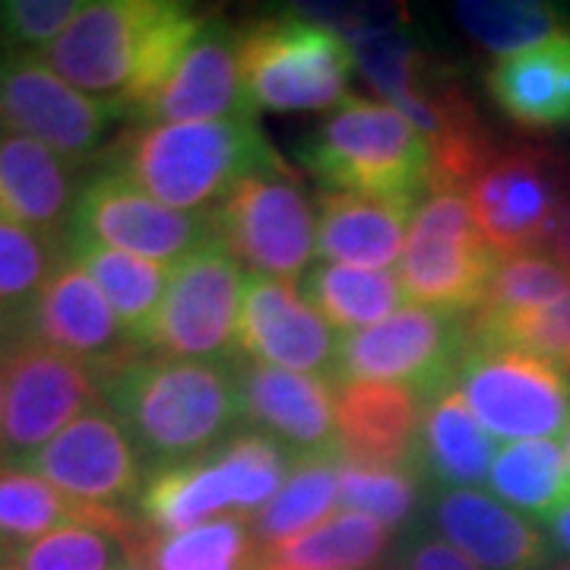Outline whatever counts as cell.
<instances>
[{
    "mask_svg": "<svg viewBox=\"0 0 570 570\" xmlns=\"http://www.w3.org/2000/svg\"><path fill=\"white\" fill-rule=\"evenodd\" d=\"M209 20L175 0H96L41 58L86 96L140 115Z\"/></svg>",
    "mask_w": 570,
    "mask_h": 570,
    "instance_id": "1",
    "label": "cell"
},
{
    "mask_svg": "<svg viewBox=\"0 0 570 570\" xmlns=\"http://www.w3.org/2000/svg\"><path fill=\"white\" fill-rule=\"evenodd\" d=\"M96 381L142 463L156 469L225 448L245 422L238 367L228 362H184L142 352Z\"/></svg>",
    "mask_w": 570,
    "mask_h": 570,
    "instance_id": "2",
    "label": "cell"
},
{
    "mask_svg": "<svg viewBox=\"0 0 570 570\" xmlns=\"http://www.w3.org/2000/svg\"><path fill=\"white\" fill-rule=\"evenodd\" d=\"M276 163L279 156L254 115H242L223 121L146 124L115 146L108 168L171 209L209 213L245 178Z\"/></svg>",
    "mask_w": 570,
    "mask_h": 570,
    "instance_id": "3",
    "label": "cell"
},
{
    "mask_svg": "<svg viewBox=\"0 0 570 570\" xmlns=\"http://www.w3.org/2000/svg\"><path fill=\"white\" fill-rule=\"evenodd\" d=\"M295 453L264 431L235 434L225 448L146 475L140 513L153 532H184L219 517H257L283 491Z\"/></svg>",
    "mask_w": 570,
    "mask_h": 570,
    "instance_id": "4",
    "label": "cell"
},
{
    "mask_svg": "<svg viewBox=\"0 0 570 570\" xmlns=\"http://www.w3.org/2000/svg\"><path fill=\"white\" fill-rule=\"evenodd\" d=\"M247 102L257 111H330L348 99V41L305 13L250 20L235 32Z\"/></svg>",
    "mask_w": 570,
    "mask_h": 570,
    "instance_id": "5",
    "label": "cell"
},
{
    "mask_svg": "<svg viewBox=\"0 0 570 570\" xmlns=\"http://www.w3.org/2000/svg\"><path fill=\"white\" fill-rule=\"evenodd\" d=\"M302 165L336 194L419 197L428 190V142L390 102L346 99L302 149Z\"/></svg>",
    "mask_w": 570,
    "mask_h": 570,
    "instance_id": "6",
    "label": "cell"
},
{
    "mask_svg": "<svg viewBox=\"0 0 570 570\" xmlns=\"http://www.w3.org/2000/svg\"><path fill=\"white\" fill-rule=\"evenodd\" d=\"M466 200L498 257L542 254L570 204V165L549 142H498L469 181Z\"/></svg>",
    "mask_w": 570,
    "mask_h": 570,
    "instance_id": "7",
    "label": "cell"
},
{
    "mask_svg": "<svg viewBox=\"0 0 570 570\" xmlns=\"http://www.w3.org/2000/svg\"><path fill=\"white\" fill-rule=\"evenodd\" d=\"M498 269V254L479 232L460 190H428L415 206L406 247L400 257V283L415 305L441 314H472L482 305Z\"/></svg>",
    "mask_w": 570,
    "mask_h": 570,
    "instance_id": "8",
    "label": "cell"
},
{
    "mask_svg": "<svg viewBox=\"0 0 570 570\" xmlns=\"http://www.w3.org/2000/svg\"><path fill=\"white\" fill-rule=\"evenodd\" d=\"M216 242L254 276L295 283L317 250V213L302 178L279 159L213 209Z\"/></svg>",
    "mask_w": 570,
    "mask_h": 570,
    "instance_id": "9",
    "label": "cell"
},
{
    "mask_svg": "<svg viewBox=\"0 0 570 570\" xmlns=\"http://www.w3.org/2000/svg\"><path fill=\"white\" fill-rule=\"evenodd\" d=\"M245 288V269L219 242L194 250L171 266L146 352L184 362H228L238 346Z\"/></svg>",
    "mask_w": 570,
    "mask_h": 570,
    "instance_id": "10",
    "label": "cell"
},
{
    "mask_svg": "<svg viewBox=\"0 0 570 570\" xmlns=\"http://www.w3.org/2000/svg\"><path fill=\"white\" fill-rule=\"evenodd\" d=\"M453 390L494 438L535 441L570 425V377L554 362L513 348L466 346Z\"/></svg>",
    "mask_w": 570,
    "mask_h": 570,
    "instance_id": "11",
    "label": "cell"
},
{
    "mask_svg": "<svg viewBox=\"0 0 570 570\" xmlns=\"http://www.w3.org/2000/svg\"><path fill=\"white\" fill-rule=\"evenodd\" d=\"M463 348L466 317L406 305L381 324L343 336L336 381L403 384L419 390L428 403L441 390L453 387Z\"/></svg>",
    "mask_w": 570,
    "mask_h": 570,
    "instance_id": "12",
    "label": "cell"
},
{
    "mask_svg": "<svg viewBox=\"0 0 570 570\" xmlns=\"http://www.w3.org/2000/svg\"><path fill=\"white\" fill-rule=\"evenodd\" d=\"M67 238L96 242L142 261L175 266L194 250L216 242V232H213V209L209 213L171 209L142 194L124 175L105 168L80 187Z\"/></svg>",
    "mask_w": 570,
    "mask_h": 570,
    "instance_id": "13",
    "label": "cell"
},
{
    "mask_svg": "<svg viewBox=\"0 0 570 570\" xmlns=\"http://www.w3.org/2000/svg\"><path fill=\"white\" fill-rule=\"evenodd\" d=\"M99 406L105 396L89 367L26 336L7 355L0 463L22 466L70 422Z\"/></svg>",
    "mask_w": 570,
    "mask_h": 570,
    "instance_id": "14",
    "label": "cell"
},
{
    "mask_svg": "<svg viewBox=\"0 0 570 570\" xmlns=\"http://www.w3.org/2000/svg\"><path fill=\"white\" fill-rule=\"evenodd\" d=\"M124 115L121 105L102 102L58 77L41 55H0V121L7 134H20L48 146L63 163H86Z\"/></svg>",
    "mask_w": 570,
    "mask_h": 570,
    "instance_id": "15",
    "label": "cell"
},
{
    "mask_svg": "<svg viewBox=\"0 0 570 570\" xmlns=\"http://www.w3.org/2000/svg\"><path fill=\"white\" fill-rule=\"evenodd\" d=\"M142 466L140 450L108 406L89 409L22 463L67 498L118 513L140 501Z\"/></svg>",
    "mask_w": 570,
    "mask_h": 570,
    "instance_id": "16",
    "label": "cell"
},
{
    "mask_svg": "<svg viewBox=\"0 0 570 570\" xmlns=\"http://www.w3.org/2000/svg\"><path fill=\"white\" fill-rule=\"evenodd\" d=\"M340 343L343 336H336L324 314L298 295L295 283L247 276L245 307L238 321V348L247 362L333 381Z\"/></svg>",
    "mask_w": 570,
    "mask_h": 570,
    "instance_id": "17",
    "label": "cell"
},
{
    "mask_svg": "<svg viewBox=\"0 0 570 570\" xmlns=\"http://www.w3.org/2000/svg\"><path fill=\"white\" fill-rule=\"evenodd\" d=\"M26 333L29 340L77 358L96 377L140 358L146 352L118 321L99 285L67 257L39 295Z\"/></svg>",
    "mask_w": 570,
    "mask_h": 570,
    "instance_id": "18",
    "label": "cell"
},
{
    "mask_svg": "<svg viewBox=\"0 0 570 570\" xmlns=\"http://www.w3.org/2000/svg\"><path fill=\"white\" fill-rule=\"evenodd\" d=\"M238 387L245 422L276 438L295 456L340 453L333 381L245 362L238 365Z\"/></svg>",
    "mask_w": 570,
    "mask_h": 570,
    "instance_id": "19",
    "label": "cell"
},
{
    "mask_svg": "<svg viewBox=\"0 0 570 570\" xmlns=\"http://www.w3.org/2000/svg\"><path fill=\"white\" fill-rule=\"evenodd\" d=\"M425 396L403 384L346 381L336 390V441L355 463L390 469L422 466Z\"/></svg>",
    "mask_w": 570,
    "mask_h": 570,
    "instance_id": "20",
    "label": "cell"
},
{
    "mask_svg": "<svg viewBox=\"0 0 570 570\" xmlns=\"http://www.w3.org/2000/svg\"><path fill=\"white\" fill-rule=\"evenodd\" d=\"M242 115H254V108L247 102L235 29L209 20L200 39L190 45V51L178 63L175 77L137 118L149 124H184L223 121Z\"/></svg>",
    "mask_w": 570,
    "mask_h": 570,
    "instance_id": "21",
    "label": "cell"
},
{
    "mask_svg": "<svg viewBox=\"0 0 570 570\" xmlns=\"http://www.w3.org/2000/svg\"><path fill=\"white\" fill-rule=\"evenodd\" d=\"M434 523L456 551L482 570H542L551 561L546 532L494 494L450 489L434 501Z\"/></svg>",
    "mask_w": 570,
    "mask_h": 570,
    "instance_id": "22",
    "label": "cell"
},
{
    "mask_svg": "<svg viewBox=\"0 0 570 570\" xmlns=\"http://www.w3.org/2000/svg\"><path fill=\"white\" fill-rule=\"evenodd\" d=\"M419 197L324 190L317 200V254L324 264L390 269L403 257Z\"/></svg>",
    "mask_w": 570,
    "mask_h": 570,
    "instance_id": "23",
    "label": "cell"
},
{
    "mask_svg": "<svg viewBox=\"0 0 570 570\" xmlns=\"http://www.w3.org/2000/svg\"><path fill=\"white\" fill-rule=\"evenodd\" d=\"M70 163H63L48 146L0 134V216L26 225L51 242H63L77 206Z\"/></svg>",
    "mask_w": 570,
    "mask_h": 570,
    "instance_id": "24",
    "label": "cell"
},
{
    "mask_svg": "<svg viewBox=\"0 0 570 570\" xmlns=\"http://www.w3.org/2000/svg\"><path fill=\"white\" fill-rule=\"evenodd\" d=\"M485 89L491 102L527 130L570 124V32L491 63Z\"/></svg>",
    "mask_w": 570,
    "mask_h": 570,
    "instance_id": "25",
    "label": "cell"
},
{
    "mask_svg": "<svg viewBox=\"0 0 570 570\" xmlns=\"http://www.w3.org/2000/svg\"><path fill=\"white\" fill-rule=\"evenodd\" d=\"M63 254L70 264L80 266L82 273L99 285V292L108 298V305L115 307L127 333L146 348V340L153 333V324L159 317V307L168 292L171 266L142 261V257L96 245V242H80V238H67Z\"/></svg>",
    "mask_w": 570,
    "mask_h": 570,
    "instance_id": "26",
    "label": "cell"
},
{
    "mask_svg": "<svg viewBox=\"0 0 570 570\" xmlns=\"http://www.w3.org/2000/svg\"><path fill=\"white\" fill-rule=\"evenodd\" d=\"M494 434L475 419L453 387L425 403L422 419V466L450 489H472L489 479L494 466Z\"/></svg>",
    "mask_w": 570,
    "mask_h": 570,
    "instance_id": "27",
    "label": "cell"
},
{
    "mask_svg": "<svg viewBox=\"0 0 570 570\" xmlns=\"http://www.w3.org/2000/svg\"><path fill=\"white\" fill-rule=\"evenodd\" d=\"M142 535L127 513L73 523L13 551V570H140Z\"/></svg>",
    "mask_w": 570,
    "mask_h": 570,
    "instance_id": "28",
    "label": "cell"
},
{
    "mask_svg": "<svg viewBox=\"0 0 570 570\" xmlns=\"http://www.w3.org/2000/svg\"><path fill=\"white\" fill-rule=\"evenodd\" d=\"M390 530L358 510H336L295 539L264 549L257 561L288 570H371L384 554Z\"/></svg>",
    "mask_w": 570,
    "mask_h": 570,
    "instance_id": "29",
    "label": "cell"
},
{
    "mask_svg": "<svg viewBox=\"0 0 570 570\" xmlns=\"http://www.w3.org/2000/svg\"><path fill=\"white\" fill-rule=\"evenodd\" d=\"M305 295L324 314L326 324L343 333H358L381 324L406 302L400 276H393L390 269L324 264V261L307 269Z\"/></svg>",
    "mask_w": 570,
    "mask_h": 570,
    "instance_id": "30",
    "label": "cell"
},
{
    "mask_svg": "<svg viewBox=\"0 0 570 570\" xmlns=\"http://www.w3.org/2000/svg\"><path fill=\"white\" fill-rule=\"evenodd\" d=\"M115 513L118 510L89 508L82 501L67 498L63 491L29 469L0 463V549H7L10 554L48 532L73 523L105 520Z\"/></svg>",
    "mask_w": 570,
    "mask_h": 570,
    "instance_id": "31",
    "label": "cell"
},
{
    "mask_svg": "<svg viewBox=\"0 0 570 570\" xmlns=\"http://www.w3.org/2000/svg\"><path fill=\"white\" fill-rule=\"evenodd\" d=\"M340 460L343 453H311L295 460L283 491L250 517L261 551L324 523L330 510L340 504Z\"/></svg>",
    "mask_w": 570,
    "mask_h": 570,
    "instance_id": "32",
    "label": "cell"
},
{
    "mask_svg": "<svg viewBox=\"0 0 570 570\" xmlns=\"http://www.w3.org/2000/svg\"><path fill=\"white\" fill-rule=\"evenodd\" d=\"M489 489L510 510L549 520L554 510L570 501L564 450L551 438L513 441L494 456Z\"/></svg>",
    "mask_w": 570,
    "mask_h": 570,
    "instance_id": "33",
    "label": "cell"
},
{
    "mask_svg": "<svg viewBox=\"0 0 570 570\" xmlns=\"http://www.w3.org/2000/svg\"><path fill=\"white\" fill-rule=\"evenodd\" d=\"M247 517H219L184 532H146L142 570H250L257 546Z\"/></svg>",
    "mask_w": 570,
    "mask_h": 570,
    "instance_id": "34",
    "label": "cell"
},
{
    "mask_svg": "<svg viewBox=\"0 0 570 570\" xmlns=\"http://www.w3.org/2000/svg\"><path fill=\"white\" fill-rule=\"evenodd\" d=\"M453 17L498 61L570 32L564 10L539 0H463L453 7Z\"/></svg>",
    "mask_w": 570,
    "mask_h": 570,
    "instance_id": "35",
    "label": "cell"
},
{
    "mask_svg": "<svg viewBox=\"0 0 570 570\" xmlns=\"http://www.w3.org/2000/svg\"><path fill=\"white\" fill-rule=\"evenodd\" d=\"M58 266V242L0 216V317L26 330Z\"/></svg>",
    "mask_w": 570,
    "mask_h": 570,
    "instance_id": "36",
    "label": "cell"
},
{
    "mask_svg": "<svg viewBox=\"0 0 570 570\" xmlns=\"http://www.w3.org/2000/svg\"><path fill=\"white\" fill-rule=\"evenodd\" d=\"M570 295V269L551 261L549 254H520L504 257L482 305L466 317L469 326H491L527 314L535 307H546L551 302H561Z\"/></svg>",
    "mask_w": 570,
    "mask_h": 570,
    "instance_id": "37",
    "label": "cell"
},
{
    "mask_svg": "<svg viewBox=\"0 0 570 570\" xmlns=\"http://www.w3.org/2000/svg\"><path fill=\"white\" fill-rule=\"evenodd\" d=\"M419 501L415 469L367 466L355 460H340V504L358 510L384 523L387 530L400 527Z\"/></svg>",
    "mask_w": 570,
    "mask_h": 570,
    "instance_id": "38",
    "label": "cell"
},
{
    "mask_svg": "<svg viewBox=\"0 0 570 570\" xmlns=\"http://www.w3.org/2000/svg\"><path fill=\"white\" fill-rule=\"evenodd\" d=\"M80 0H3L0 45L3 51L45 55L70 22L80 17Z\"/></svg>",
    "mask_w": 570,
    "mask_h": 570,
    "instance_id": "39",
    "label": "cell"
},
{
    "mask_svg": "<svg viewBox=\"0 0 570 570\" xmlns=\"http://www.w3.org/2000/svg\"><path fill=\"white\" fill-rule=\"evenodd\" d=\"M406 570H482L469 561L463 551H456L444 539L419 535L406 551Z\"/></svg>",
    "mask_w": 570,
    "mask_h": 570,
    "instance_id": "40",
    "label": "cell"
},
{
    "mask_svg": "<svg viewBox=\"0 0 570 570\" xmlns=\"http://www.w3.org/2000/svg\"><path fill=\"white\" fill-rule=\"evenodd\" d=\"M549 257L558 261L564 269H570V204L564 206L561 219L554 225V235H551L549 242Z\"/></svg>",
    "mask_w": 570,
    "mask_h": 570,
    "instance_id": "41",
    "label": "cell"
},
{
    "mask_svg": "<svg viewBox=\"0 0 570 570\" xmlns=\"http://www.w3.org/2000/svg\"><path fill=\"white\" fill-rule=\"evenodd\" d=\"M546 523H549L551 542H554L558 549L564 551V554H570V501L564 504V508L554 510V513H551Z\"/></svg>",
    "mask_w": 570,
    "mask_h": 570,
    "instance_id": "42",
    "label": "cell"
},
{
    "mask_svg": "<svg viewBox=\"0 0 570 570\" xmlns=\"http://www.w3.org/2000/svg\"><path fill=\"white\" fill-rule=\"evenodd\" d=\"M22 330L17 324H10L7 317H0V358H7L13 348L20 346L22 343V336H20Z\"/></svg>",
    "mask_w": 570,
    "mask_h": 570,
    "instance_id": "43",
    "label": "cell"
},
{
    "mask_svg": "<svg viewBox=\"0 0 570 570\" xmlns=\"http://www.w3.org/2000/svg\"><path fill=\"white\" fill-rule=\"evenodd\" d=\"M3 396H7V358H0V425H3Z\"/></svg>",
    "mask_w": 570,
    "mask_h": 570,
    "instance_id": "44",
    "label": "cell"
},
{
    "mask_svg": "<svg viewBox=\"0 0 570 570\" xmlns=\"http://www.w3.org/2000/svg\"><path fill=\"white\" fill-rule=\"evenodd\" d=\"M564 463H568V482H570V425L564 431Z\"/></svg>",
    "mask_w": 570,
    "mask_h": 570,
    "instance_id": "45",
    "label": "cell"
},
{
    "mask_svg": "<svg viewBox=\"0 0 570 570\" xmlns=\"http://www.w3.org/2000/svg\"><path fill=\"white\" fill-rule=\"evenodd\" d=\"M250 570H288V568H279V564H266V561H257Z\"/></svg>",
    "mask_w": 570,
    "mask_h": 570,
    "instance_id": "46",
    "label": "cell"
},
{
    "mask_svg": "<svg viewBox=\"0 0 570 570\" xmlns=\"http://www.w3.org/2000/svg\"><path fill=\"white\" fill-rule=\"evenodd\" d=\"M554 570H570V561H564V564H558V568Z\"/></svg>",
    "mask_w": 570,
    "mask_h": 570,
    "instance_id": "47",
    "label": "cell"
},
{
    "mask_svg": "<svg viewBox=\"0 0 570 570\" xmlns=\"http://www.w3.org/2000/svg\"><path fill=\"white\" fill-rule=\"evenodd\" d=\"M0 570H13V564H0Z\"/></svg>",
    "mask_w": 570,
    "mask_h": 570,
    "instance_id": "48",
    "label": "cell"
},
{
    "mask_svg": "<svg viewBox=\"0 0 570 570\" xmlns=\"http://www.w3.org/2000/svg\"><path fill=\"white\" fill-rule=\"evenodd\" d=\"M0 127H3V121H0Z\"/></svg>",
    "mask_w": 570,
    "mask_h": 570,
    "instance_id": "49",
    "label": "cell"
},
{
    "mask_svg": "<svg viewBox=\"0 0 570 570\" xmlns=\"http://www.w3.org/2000/svg\"><path fill=\"white\" fill-rule=\"evenodd\" d=\"M140 570H142V568H140Z\"/></svg>",
    "mask_w": 570,
    "mask_h": 570,
    "instance_id": "50",
    "label": "cell"
}]
</instances>
